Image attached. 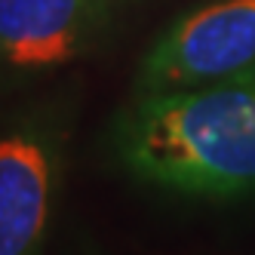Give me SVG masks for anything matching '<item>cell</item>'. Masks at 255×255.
<instances>
[{"instance_id": "cell-3", "label": "cell", "mask_w": 255, "mask_h": 255, "mask_svg": "<svg viewBox=\"0 0 255 255\" xmlns=\"http://www.w3.org/2000/svg\"><path fill=\"white\" fill-rule=\"evenodd\" d=\"M59 166V135L46 120L22 117L0 129V255H43Z\"/></svg>"}, {"instance_id": "cell-4", "label": "cell", "mask_w": 255, "mask_h": 255, "mask_svg": "<svg viewBox=\"0 0 255 255\" xmlns=\"http://www.w3.org/2000/svg\"><path fill=\"white\" fill-rule=\"evenodd\" d=\"M114 0H0V74H34L80 59L108 28Z\"/></svg>"}, {"instance_id": "cell-1", "label": "cell", "mask_w": 255, "mask_h": 255, "mask_svg": "<svg viewBox=\"0 0 255 255\" xmlns=\"http://www.w3.org/2000/svg\"><path fill=\"white\" fill-rule=\"evenodd\" d=\"M114 148L135 178L166 191H255V71L141 93L114 126Z\"/></svg>"}, {"instance_id": "cell-2", "label": "cell", "mask_w": 255, "mask_h": 255, "mask_svg": "<svg viewBox=\"0 0 255 255\" xmlns=\"http://www.w3.org/2000/svg\"><path fill=\"white\" fill-rule=\"evenodd\" d=\"M255 71V0H222L163 31L141 62L138 86L185 89Z\"/></svg>"}]
</instances>
